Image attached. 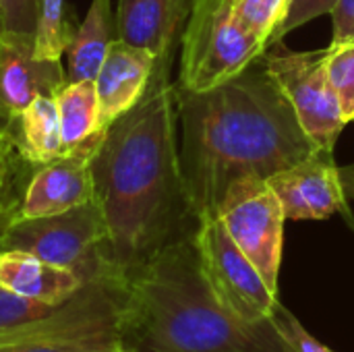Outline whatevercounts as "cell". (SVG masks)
Here are the masks:
<instances>
[{
  "instance_id": "obj_1",
  "label": "cell",
  "mask_w": 354,
  "mask_h": 352,
  "mask_svg": "<svg viewBox=\"0 0 354 352\" xmlns=\"http://www.w3.org/2000/svg\"><path fill=\"white\" fill-rule=\"evenodd\" d=\"M170 62H156L143 100L106 129L91 154L93 201L106 224L104 259L124 280L164 247L195 237L201 224L180 168Z\"/></svg>"
},
{
  "instance_id": "obj_2",
  "label": "cell",
  "mask_w": 354,
  "mask_h": 352,
  "mask_svg": "<svg viewBox=\"0 0 354 352\" xmlns=\"http://www.w3.org/2000/svg\"><path fill=\"white\" fill-rule=\"evenodd\" d=\"M176 114L180 168L199 222L216 216L236 180H268L319 151L284 91L257 62L207 91L176 87Z\"/></svg>"
},
{
  "instance_id": "obj_3",
  "label": "cell",
  "mask_w": 354,
  "mask_h": 352,
  "mask_svg": "<svg viewBox=\"0 0 354 352\" xmlns=\"http://www.w3.org/2000/svg\"><path fill=\"white\" fill-rule=\"evenodd\" d=\"M118 342L129 352H288L272 322L251 326L226 309L195 237L164 247L129 280Z\"/></svg>"
},
{
  "instance_id": "obj_4",
  "label": "cell",
  "mask_w": 354,
  "mask_h": 352,
  "mask_svg": "<svg viewBox=\"0 0 354 352\" xmlns=\"http://www.w3.org/2000/svg\"><path fill=\"white\" fill-rule=\"evenodd\" d=\"M127 280L85 282L48 317L0 336V352H93L118 342Z\"/></svg>"
},
{
  "instance_id": "obj_5",
  "label": "cell",
  "mask_w": 354,
  "mask_h": 352,
  "mask_svg": "<svg viewBox=\"0 0 354 352\" xmlns=\"http://www.w3.org/2000/svg\"><path fill=\"white\" fill-rule=\"evenodd\" d=\"M266 46L234 17V0H195L180 33L178 89L207 91L257 62Z\"/></svg>"
},
{
  "instance_id": "obj_6",
  "label": "cell",
  "mask_w": 354,
  "mask_h": 352,
  "mask_svg": "<svg viewBox=\"0 0 354 352\" xmlns=\"http://www.w3.org/2000/svg\"><path fill=\"white\" fill-rule=\"evenodd\" d=\"M104 243L106 224L97 203L91 201L54 216L15 218L4 232L2 249L33 253L75 272L83 282L106 278L124 280L106 263Z\"/></svg>"
},
{
  "instance_id": "obj_7",
  "label": "cell",
  "mask_w": 354,
  "mask_h": 352,
  "mask_svg": "<svg viewBox=\"0 0 354 352\" xmlns=\"http://www.w3.org/2000/svg\"><path fill=\"white\" fill-rule=\"evenodd\" d=\"M261 58L266 71L288 98L303 131L319 149L334 151L346 120L328 79V48L292 52L278 41Z\"/></svg>"
},
{
  "instance_id": "obj_8",
  "label": "cell",
  "mask_w": 354,
  "mask_h": 352,
  "mask_svg": "<svg viewBox=\"0 0 354 352\" xmlns=\"http://www.w3.org/2000/svg\"><path fill=\"white\" fill-rule=\"evenodd\" d=\"M216 216L268 286L278 293L286 216L270 183L255 176L236 180L226 191Z\"/></svg>"
},
{
  "instance_id": "obj_9",
  "label": "cell",
  "mask_w": 354,
  "mask_h": 352,
  "mask_svg": "<svg viewBox=\"0 0 354 352\" xmlns=\"http://www.w3.org/2000/svg\"><path fill=\"white\" fill-rule=\"evenodd\" d=\"M195 243L205 276L226 309L251 326L272 322L278 307V293L268 286L253 261L230 239L218 216L205 218L199 224Z\"/></svg>"
},
{
  "instance_id": "obj_10",
  "label": "cell",
  "mask_w": 354,
  "mask_h": 352,
  "mask_svg": "<svg viewBox=\"0 0 354 352\" xmlns=\"http://www.w3.org/2000/svg\"><path fill=\"white\" fill-rule=\"evenodd\" d=\"M268 183L278 195L286 220H326L342 214L354 226L334 151L319 149L307 160L276 172Z\"/></svg>"
},
{
  "instance_id": "obj_11",
  "label": "cell",
  "mask_w": 354,
  "mask_h": 352,
  "mask_svg": "<svg viewBox=\"0 0 354 352\" xmlns=\"http://www.w3.org/2000/svg\"><path fill=\"white\" fill-rule=\"evenodd\" d=\"M62 60L35 56L33 35L0 33V122L6 124L39 95H56L66 83Z\"/></svg>"
},
{
  "instance_id": "obj_12",
  "label": "cell",
  "mask_w": 354,
  "mask_h": 352,
  "mask_svg": "<svg viewBox=\"0 0 354 352\" xmlns=\"http://www.w3.org/2000/svg\"><path fill=\"white\" fill-rule=\"evenodd\" d=\"M91 154H66L37 166L21 195L17 218H44L91 203Z\"/></svg>"
},
{
  "instance_id": "obj_13",
  "label": "cell",
  "mask_w": 354,
  "mask_h": 352,
  "mask_svg": "<svg viewBox=\"0 0 354 352\" xmlns=\"http://www.w3.org/2000/svg\"><path fill=\"white\" fill-rule=\"evenodd\" d=\"M158 58L143 48L114 39L93 79L104 131L122 114L133 110L151 83Z\"/></svg>"
},
{
  "instance_id": "obj_14",
  "label": "cell",
  "mask_w": 354,
  "mask_h": 352,
  "mask_svg": "<svg viewBox=\"0 0 354 352\" xmlns=\"http://www.w3.org/2000/svg\"><path fill=\"white\" fill-rule=\"evenodd\" d=\"M187 17L180 0H118L116 37L149 50L158 60L172 58Z\"/></svg>"
},
{
  "instance_id": "obj_15",
  "label": "cell",
  "mask_w": 354,
  "mask_h": 352,
  "mask_svg": "<svg viewBox=\"0 0 354 352\" xmlns=\"http://www.w3.org/2000/svg\"><path fill=\"white\" fill-rule=\"evenodd\" d=\"M85 282L75 272L54 266L33 253L21 249L0 251V286L15 295L46 305H62Z\"/></svg>"
},
{
  "instance_id": "obj_16",
  "label": "cell",
  "mask_w": 354,
  "mask_h": 352,
  "mask_svg": "<svg viewBox=\"0 0 354 352\" xmlns=\"http://www.w3.org/2000/svg\"><path fill=\"white\" fill-rule=\"evenodd\" d=\"M6 127L21 160L29 166L37 168L66 156L54 95L35 98Z\"/></svg>"
},
{
  "instance_id": "obj_17",
  "label": "cell",
  "mask_w": 354,
  "mask_h": 352,
  "mask_svg": "<svg viewBox=\"0 0 354 352\" xmlns=\"http://www.w3.org/2000/svg\"><path fill=\"white\" fill-rule=\"evenodd\" d=\"M114 39L116 17L112 12V0H91L66 48V79L93 81Z\"/></svg>"
},
{
  "instance_id": "obj_18",
  "label": "cell",
  "mask_w": 354,
  "mask_h": 352,
  "mask_svg": "<svg viewBox=\"0 0 354 352\" xmlns=\"http://www.w3.org/2000/svg\"><path fill=\"white\" fill-rule=\"evenodd\" d=\"M66 154H91L106 133L93 81H66L54 95Z\"/></svg>"
},
{
  "instance_id": "obj_19",
  "label": "cell",
  "mask_w": 354,
  "mask_h": 352,
  "mask_svg": "<svg viewBox=\"0 0 354 352\" xmlns=\"http://www.w3.org/2000/svg\"><path fill=\"white\" fill-rule=\"evenodd\" d=\"M64 0H39L37 25L33 33L35 56L44 60H62L66 54L73 29L64 15Z\"/></svg>"
},
{
  "instance_id": "obj_20",
  "label": "cell",
  "mask_w": 354,
  "mask_h": 352,
  "mask_svg": "<svg viewBox=\"0 0 354 352\" xmlns=\"http://www.w3.org/2000/svg\"><path fill=\"white\" fill-rule=\"evenodd\" d=\"M286 8L288 0H236L234 17L251 37L270 48L272 37L286 15Z\"/></svg>"
},
{
  "instance_id": "obj_21",
  "label": "cell",
  "mask_w": 354,
  "mask_h": 352,
  "mask_svg": "<svg viewBox=\"0 0 354 352\" xmlns=\"http://www.w3.org/2000/svg\"><path fill=\"white\" fill-rule=\"evenodd\" d=\"M328 79L346 122L354 120V41L328 46Z\"/></svg>"
},
{
  "instance_id": "obj_22",
  "label": "cell",
  "mask_w": 354,
  "mask_h": 352,
  "mask_svg": "<svg viewBox=\"0 0 354 352\" xmlns=\"http://www.w3.org/2000/svg\"><path fill=\"white\" fill-rule=\"evenodd\" d=\"M56 307L58 305H46L0 286V336L48 317Z\"/></svg>"
},
{
  "instance_id": "obj_23",
  "label": "cell",
  "mask_w": 354,
  "mask_h": 352,
  "mask_svg": "<svg viewBox=\"0 0 354 352\" xmlns=\"http://www.w3.org/2000/svg\"><path fill=\"white\" fill-rule=\"evenodd\" d=\"M272 324H274L278 336L282 338L288 352H334L330 351L326 344H322L315 336H311L305 330V326L280 303L272 315Z\"/></svg>"
},
{
  "instance_id": "obj_24",
  "label": "cell",
  "mask_w": 354,
  "mask_h": 352,
  "mask_svg": "<svg viewBox=\"0 0 354 352\" xmlns=\"http://www.w3.org/2000/svg\"><path fill=\"white\" fill-rule=\"evenodd\" d=\"M21 160L10 131L6 124L0 122V212L4 210H19V201L12 193L15 189V170L17 162ZM23 162V160H21Z\"/></svg>"
},
{
  "instance_id": "obj_25",
  "label": "cell",
  "mask_w": 354,
  "mask_h": 352,
  "mask_svg": "<svg viewBox=\"0 0 354 352\" xmlns=\"http://www.w3.org/2000/svg\"><path fill=\"white\" fill-rule=\"evenodd\" d=\"M336 4H338V0H290L282 23L278 25V29L272 37V44L282 41V37L288 35L292 29L317 19L319 15H330Z\"/></svg>"
},
{
  "instance_id": "obj_26",
  "label": "cell",
  "mask_w": 354,
  "mask_h": 352,
  "mask_svg": "<svg viewBox=\"0 0 354 352\" xmlns=\"http://www.w3.org/2000/svg\"><path fill=\"white\" fill-rule=\"evenodd\" d=\"M39 0H0V23L2 31L35 33Z\"/></svg>"
},
{
  "instance_id": "obj_27",
  "label": "cell",
  "mask_w": 354,
  "mask_h": 352,
  "mask_svg": "<svg viewBox=\"0 0 354 352\" xmlns=\"http://www.w3.org/2000/svg\"><path fill=\"white\" fill-rule=\"evenodd\" d=\"M332 46L354 41V0H338V4L332 8Z\"/></svg>"
},
{
  "instance_id": "obj_28",
  "label": "cell",
  "mask_w": 354,
  "mask_h": 352,
  "mask_svg": "<svg viewBox=\"0 0 354 352\" xmlns=\"http://www.w3.org/2000/svg\"><path fill=\"white\" fill-rule=\"evenodd\" d=\"M340 178H342V187L348 199H354V164L348 166H340Z\"/></svg>"
},
{
  "instance_id": "obj_29",
  "label": "cell",
  "mask_w": 354,
  "mask_h": 352,
  "mask_svg": "<svg viewBox=\"0 0 354 352\" xmlns=\"http://www.w3.org/2000/svg\"><path fill=\"white\" fill-rule=\"evenodd\" d=\"M17 212H19V210H4V212H0V251H2L4 232H6V228L10 226V222L17 218Z\"/></svg>"
},
{
  "instance_id": "obj_30",
  "label": "cell",
  "mask_w": 354,
  "mask_h": 352,
  "mask_svg": "<svg viewBox=\"0 0 354 352\" xmlns=\"http://www.w3.org/2000/svg\"><path fill=\"white\" fill-rule=\"evenodd\" d=\"M93 352H129L120 342H116V344H112V346H106V349H100V351H93Z\"/></svg>"
},
{
  "instance_id": "obj_31",
  "label": "cell",
  "mask_w": 354,
  "mask_h": 352,
  "mask_svg": "<svg viewBox=\"0 0 354 352\" xmlns=\"http://www.w3.org/2000/svg\"><path fill=\"white\" fill-rule=\"evenodd\" d=\"M180 2H183L185 10H187V12H191V8H193V2H195V0H180Z\"/></svg>"
},
{
  "instance_id": "obj_32",
  "label": "cell",
  "mask_w": 354,
  "mask_h": 352,
  "mask_svg": "<svg viewBox=\"0 0 354 352\" xmlns=\"http://www.w3.org/2000/svg\"><path fill=\"white\" fill-rule=\"evenodd\" d=\"M0 33H2V23H0Z\"/></svg>"
},
{
  "instance_id": "obj_33",
  "label": "cell",
  "mask_w": 354,
  "mask_h": 352,
  "mask_svg": "<svg viewBox=\"0 0 354 352\" xmlns=\"http://www.w3.org/2000/svg\"><path fill=\"white\" fill-rule=\"evenodd\" d=\"M288 4H290V0H288Z\"/></svg>"
},
{
  "instance_id": "obj_34",
  "label": "cell",
  "mask_w": 354,
  "mask_h": 352,
  "mask_svg": "<svg viewBox=\"0 0 354 352\" xmlns=\"http://www.w3.org/2000/svg\"><path fill=\"white\" fill-rule=\"evenodd\" d=\"M234 2H236V0H234Z\"/></svg>"
}]
</instances>
